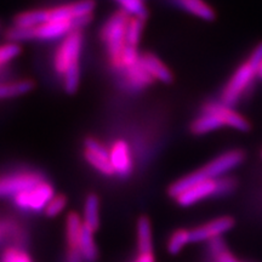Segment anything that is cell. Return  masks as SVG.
<instances>
[{
  "label": "cell",
  "instance_id": "6da1fadb",
  "mask_svg": "<svg viewBox=\"0 0 262 262\" xmlns=\"http://www.w3.org/2000/svg\"><path fill=\"white\" fill-rule=\"evenodd\" d=\"M245 158H247V155L241 148L226 150L222 155L217 156L216 158L206 163L205 165H203L202 168L194 170L193 172L171 183L168 188L169 196L175 199L180 193L194 186L195 183L209 181V180H216L225 175H228L229 172L237 169L241 164H243Z\"/></svg>",
  "mask_w": 262,
  "mask_h": 262
},
{
  "label": "cell",
  "instance_id": "7a4b0ae2",
  "mask_svg": "<svg viewBox=\"0 0 262 262\" xmlns=\"http://www.w3.org/2000/svg\"><path fill=\"white\" fill-rule=\"evenodd\" d=\"M262 61V41L251 50L249 56L235 68L221 91L220 101L234 107L249 96L257 80V67Z\"/></svg>",
  "mask_w": 262,
  "mask_h": 262
},
{
  "label": "cell",
  "instance_id": "3957f363",
  "mask_svg": "<svg viewBox=\"0 0 262 262\" xmlns=\"http://www.w3.org/2000/svg\"><path fill=\"white\" fill-rule=\"evenodd\" d=\"M129 19V15H126L122 10H118L104 22L100 33L101 40L107 51L108 63L114 72H117L119 68L120 60L127 48L126 28Z\"/></svg>",
  "mask_w": 262,
  "mask_h": 262
},
{
  "label": "cell",
  "instance_id": "277c9868",
  "mask_svg": "<svg viewBox=\"0 0 262 262\" xmlns=\"http://www.w3.org/2000/svg\"><path fill=\"white\" fill-rule=\"evenodd\" d=\"M83 34L80 31H74L62 39L54 54L52 66L57 75L62 78L70 71L79 70L80 55L83 50Z\"/></svg>",
  "mask_w": 262,
  "mask_h": 262
},
{
  "label": "cell",
  "instance_id": "5b68a950",
  "mask_svg": "<svg viewBox=\"0 0 262 262\" xmlns=\"http://www.w3.org/2000/svg\"><path fill=\"white\" fill-rule=\"evenodd\" d=\"M96 8L95 0H77V2L47 8L48 18L55 21H68L75 25L78 31L88 26L93 19Z\"/></svg>",
  "mask_w": 262,
  "mask_h": 262
},
{
  "label": "cell",
  "instance_id": "8992f818",
  "mask_svg": "<svg viewBox=\"0 0 262 262\" xmlns=\"http://www.w3.org/2000/svg\"><path fill=\"white\" fill-rule=\"evenodd\" d=\"M55 194L56 193H55L51 183L44 179L40 182L33 185L32 187L17 193L12 198V202H14L16 208H18L22 211L44 212L49 202Z\"/></svg>",
  "mask_w": 262,
  "mask_h": 262
},
{
  "label": "cell",
  "instance_id": "52a82bcc",
  "mask_svg": "<svg viewBox=\"0 0 262 262\" xmlns=\"http://www.w3.org/2000/svg\"><path fill=\"white\" fill-rule=\"evenodd\" d=\"M83 156L85 162L93 168L95 171L106 178H113L114 171L111 164L108 146L101 142L96 137H88L83 145Z\"/></svg>",
  "mask_w": 262,
  "mask_h": 262
},
{
  "label": "cell",
  "instance_id": "ba28073f",
  "mask_svg": "<svg viewBox=\"0 0 262 262\" xmlns=\"http://www.w3.org/2000/svg\"><path fill=\"white\" fill-rule=\"evenodd\" d=\"M201 112L210 113L219 118L225 127H231L242 133H248L251 130V124L247 117L239 113L233 107L221 102L220 100L205 102L201 108Z\"/></svg>",
  "mask_w": 262,
  "mask_h": 262
},
{
  "label": "cell",
  "instance_id": "9c48e42d",
  "mask_svg": "<svg viewBox=\"0 0 262 262\" xmlns=\"http://www.w3.org/2000/svg\"><path fill=\"white\" fill-rule=\"evenodd\" d=\"M45 178L34 170H18L8 175L0 176V198L14 196L17 193L32 187Z\"/></svg>",
  "mask_w": 262,
  "mask_h": 262
},
{
  "label": "cell",
  "instance_id": "30bf717a",
  "mask_svg": "<svg viewBox=\"0 0 262 262\" xmlns=\"http://www.w3.org/2000/svg\"><path fill=\"white\" fill-rule=\"evenodd\" d=\"M108 152L114 175L120 179L129 178L135 166L133 150L129 143L123 139L114 140L111 146H108Z\"/></svg>",
  "mask_w": 262,
  "mask_h": 262
},
{
  "label": "cell",
  "instance_id": "8fae6325",
  "mask_svg": "<svg viewBox=\"0 0 262 262\" xmlns=\"http://www.w3.org/2000/svg\"><path fill=\"white\" fill-rule=\"evenodd\" d=\"M234 227V219L231 216H220L212 220L204 222L189 229L191 233V243H203V242H211L214 239L221 238V235L227 233Z\"/></svg>",
  "mask_w": 262,
  "mask_h": 262
},
{
  "label": "cell",
  "instance_id": "7c38bea8",
  "mask_svg": "<svg viewBox=\"0 0 262 262\" xmlns=\"http://www.w3.org/2000/svg\"><path fill=\"white\" fill-rule=\"evenodd\" d=\"M217 180L219 179L195 183L194 186L180 193L173 201L182 208H188V206L198 204L199 202L205 201V199L215 198L217 196Z\"/></svg>",
  "mask_w": 262,
  "mask_h": 262
},
{
  "label": "cell",
  "instance_id": "4fadbf2b",
  "mask_svg": "<svg viewBox=\"0 0 262 262\" xmlns=\"http://www.w3.org/2000/svg\"><path fill=\"white\" fill-rule=\"evenodd\" d=\"M140 64L155 81L163 84L172 83V72L157 55L152 52H143L140 55Z\"/></svg>",
  "mask_w": 262,
  "mask_h": 262
},
{
  "label": "cell",
  "instance_id": "5bb4252c",
  "mask_svg": "<svg viewBox=\"0 0 262 262\" xmlns=\"http://www.w3.org/2000/svg\"><path fill=\"white\" fill-rule=\"evenodd\" d=\"M172 3L185 12L203 21L211 22L216 18L214 8L205 0H172Z\"/></svg>",
  "mask_w": 262,
  "mask_h": 262
},
{
  "label": "cell",
  "instance_id": "9a60e30c",
  "mask_svg": "<svg viewBox=\"0 0 262 262\" xmlns=\"http://www.w3.org/2000/svg\"><path fill=\"white\" fill-rule=\"evenodd\" d=\"M84 229L81 216L75 211H71L66 216L64 242L67 249H78V243Z\"/></svg>",
  "mask_w": 262,
  "mask_h": 262
},
{
  "label": "cell",
  "instance_id": "2e32d148",
  "mask_svg": "<svg viewBox=\"0 0 262 262\" xmlns=\"http://www.w3.org/2000/svg\"><path fill=\"white\" fill-rule=\"evenodd\" d=\"M136 245L139 254L153 253L152 222L147 216H141L136 222Z\"/></svg>",
  "mask_w": 262,
  "mask_h": 262
},
{
  "label": "cell",
  "instance_id": "e0dca14e",
  "mask_svg": "<svg viewBox=\"0 0 262 262\" xmlns=\"http://www.w3.org/2000/svg\"><path fill=\"white\" fill-rule=\"evenodd\" d=\"M81 219L85 227L94 233L100 227V198L95 193H90L85 196Z\"/></svg>",
  "mask_w": 262,
  "mask_h": 262
},
{
  "label": "cell",
  "instance_id": "ac0fdd59",
  "mask_svg": "<svg viewBox=\"0 0 262 262\" xmlns=\"http://www.w3.org/2000/svg\"><path fill=\"white\" fill-rule=\"evenodd\" d=\"M34 89V83L29 79L0 81V101L24 96Z\"/></svg>",
  "mask_w": 262,
  "mask_h": 262
},
{
  "label": "cell",
  "instance_id": "d6986e66",
  "mask_svg": "<svg viewBox=\"0 0 262 262\" xmlns=\"http://www.w3.org/2000/svg\"><path fill=\"white\" fill-rule=\"evenodd\" d=\"M221 127H225L219 118L212 116L210 113L201 112L198 117H195L189 124V131L195 136H203L206 134L212 133Z\"/></svg>",
  "mask_w": 262,
  "mask_h": 262
},
{
  "label": "cell",
  "instance_id": "ffe728a7",
  "mask_svg": "<svg viewBox=\"0 0 262 262\" xmlns=\"http://www.w3.org/2000/svg\"><path fill=\"white\" fill-rule=\"evenodd\" d=\"M47 21H49L47 9H34L18 14L15 17L14 25L12 26L18 28L32 29L38 27V26L42 25Z\"/></svg>",
  "mask_w": 262,
  "mask_h": 262
},
{
  "label": "cell",
  "instance_id": "44dd1931",
  "mask_svg": "<svg viewBox=\"0 0 262 262\" xmlns=\"http://www.w3.org/2000/svg\"><path fill=\"white\" fill-rule=\"evenodd\" d=\"M78 251L83 257L84 262H96L98 258V249L96 241H95V233L84 226L83 233L78 243Z\"/></svg>",
  "mask_w": 262,
  "mask_h": 262
},
{
  "label": "cell",
  "instance_id": "7402d4cb",
  "mask_svg": "<svg viewBox=\"0 0 262 262\" xmlns=\"http://www.w3.org/2000/svg\"><path fill=\"white\" fill-rule=\"evenodd\" d=\"M191 243V233L187 228H178L169 235L166 250L170 255H178Z\"/></svg>",
  "mask_w": 262,
  "mask_h": 262
},
{
  "label": "cell",
  "instance_id": "603a6c76",
  "mask_svg": "<svg viewBox=\"0 0 262 262\" xmlns=\"http://www.w3.org/2000/svg\"><path fill=\"white\" fill-rule=\"evenodd\" d=\"M119 6V10L130 17L147 19L146 0H113Z\"/></svg>",
  "mask_w": 262,
  "mask_h": 262
},
{
  "label": "cell",
  "instance_id": "cb8c5ba5",
  "mask_svg": "<svg viewBox=\"0 0 262 262\" xmlns=\"http://www.w3.org/2000/svg\"><path fill=\"white\" fill-rule=\"evenodd\" d=\"M146 19L130 17L126 28V42L131 48H139V44L142 37L143 28H145Z\"/></svg>",
  "mask_w": 262,
  "mask_h": 262
},
{
  "label": "cell",
  "instance_id": "d4e9b609",
  "mask_svg": "<svg viewBox=\"0 0 262 262\" xmlns=\"http://www.w3.org/2000/svg\"><path fill=\"white\" fill-rule=\"evenodd\" d=\"M21 54V47L17 42L6 41L0 45V72L4 71L9 63H11Z\"/></svg>",
  "mask_w": 262,
  "mask_h": 262
},
{
  "label": "cell",
  "instance_id": "484cf974",
  "mask_svg": "<svg viewBox=\"0 0 262 262\" xmlns=\"http://www.w3.org/2000/svg\"><path fill=\"white\" fill-rule=\"evenodd\" d=\"M67 204H68V199L64 194H61V193L60 194H55L51 198V201L49 202L47 208H45L44 214L47 217H50V219L57 217V216H60L62 212L66 210Z\"/></svg>",
  "mask_w": 262,
  "mask_h": 262
},
{
  "label": "cell",
  "instance_id": "4316f807",
  "mask_svg": "<svg viewBox=\"0 0 262 262\" xmlns=\"http://www.w3.org/2000/svg\"><path fill=\"white\" fill-rule=\"evenodd\" d=\"M209 247H210V251L214 255L216 262H241L226 249L221 238L209 242Z\"/></svg>",
  "mask_w": 262,
  "mask_h": 262
},
{
  "label": "cell",
  "instance_id": "83f0119b",
  "mask_svg": "<svg viewBox=\"0 0 262 262\" xmlns=\"http://www.w3.org/2000/svg\"><path fill=\"white\" fill-rule=\"evenodd\" d=\"M0 262H33L31 255L18 247H8L2 254Z\"/></svg>",
  "mask_w": 262,
  "mask_h": 262
},
{
  "label": "cell",
  "instance_id": "f1b7e54d",
  "mask_svg": "<svg viewBox=\"0 0 262 262\" xmlns=\"http://www.w3.org/2000/svg\"><path fill=\"white\" fill-rule=\"evenodd\" d=\"M238 187V181L234 176L228 175L219 178L217 180V196H226L232 194Z\"/></svg>",
  "mask_w": 262,
  "mask_h": 262
},
{
  "label": "cell",
  "instance_id": "f546056e",
  "mask_svg": "<svg viewBox=\"0 0 262 262\" xmlns=\"http://www.w3.org/2000/svg\"><path fill=\"white\" fill-rule=\"evenodd\" d=\"M14 229V225L9 220H0V243L9 237Z\"/></svg>",
  "mask_w": 262,
  "mask_h": 262
},
{
  "label": "cell",
  "instance_id": "4dcf8cb0",
  "mask_svg": "<svg viewBox=\"0 0 262 262\" xmlns=\"http://www.w3.org/2000/svg\"><path fill=\"white\" fill-rule=\"evenodd\" d=\"M64 262H84L78 249H67L64 255Z\"/></svg>",
  "mask_w": 262,
  "mask_h": 262
},
{
  "label": "cell",
  "instance_id": "1f68e13d",
  "mask_svg": "<svg viewBox=\"0 0 262 262\" xmlns=\"http://www.w3.org/2000/svg\"><path fill=\"white\" fill-rule=\"evenodd\" d=\"M133 262H156V256L153 253L137 254V256L134 258Z\"/></svg>",
  "mask_w": 262,
  "mask_h": 262
},
{
  "label": "cell",
  "instance_id": "d6a6232c",
  "mask_svg": "<svg viewBox=\"0 0 262 262\" xmlns=\"http://www.w3.org/2000/svg\"><path fill=\"white\" fill-rule=\"evenodd\" d=\"M257 79L262 80V61L260 62V64H258L257 67Z\"/></svg>",
  "mask_w": 262,
  "mask_h": 262
},
{
  "label": "cell",
  "instance_id": "836d02e7",
  "mask_svg": "<svg viewBox=\"0 0 262 262\" xmlns=\"http://www.w3.org/2000/svg\"><path fill=\"white\" fill-rule=\"evenodd\" d=\"M260 156H261V159H262V149H261V152H260Z\"/></svg>",
  "mask_w": 262,
  "mask_h": 262
}]
</instances>
